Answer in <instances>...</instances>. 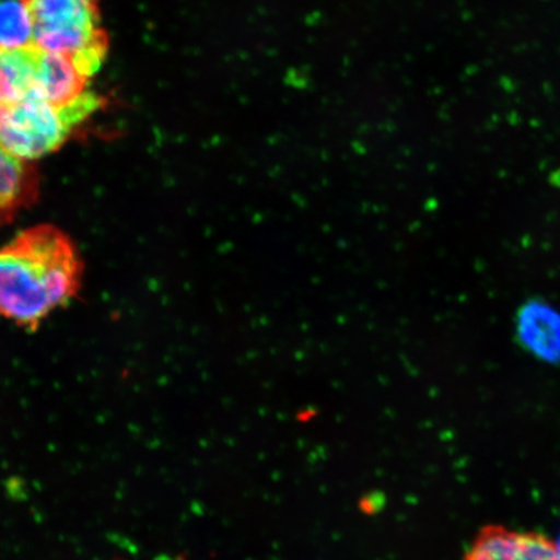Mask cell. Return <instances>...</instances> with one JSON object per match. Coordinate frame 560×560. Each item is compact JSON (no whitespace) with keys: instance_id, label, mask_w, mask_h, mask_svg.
<instances>
[{"instance_id":"cell-7","label":"cell","mask_w":560,"mask_h":560,"mask_svg":"<svg viewBox=\"0 0 560 560\" xmlns=\"http://www.w3.org/2000/svg\"><path fill=\"white\" fill-rule=\"evenodd\" d=\"M38 50L0 47V105L16 103L35 91Z\"/></svg>"},{"instance_id":"cell-3","label":"cell","mask_w":560,"mask_h":560,"mask_svg":"<svg viewBox=\"0 0 560 560\" xmlns=\"http://www.w3.org/2000/svg\"><path fill=\"white\" fill-rule=\"evenodd\" d=\"M34 23L33 46L69 56L88 77L102 67L107 40L100 30V0H26Z\"/></svg>"},{"instance_id":"cell-4","label":"cell","mask_w":560,"mask_h":560,"mask_svg":"<svg viewBox=\"0 0 560 560\" xmlns=\"http://www.w3.org/2000/svg\"><path fill=\"white\" fill-rule=\"evenodd\" d=\"M465 560H560V548L538 532L490 524L475 537Z\"/></svg>"},{"instance_id":"cell-5","label":"cell","mask_w":560,"mask_h":560,"mask_svg":"<svg viewBox=\"0 0 560 560\" xmlns=\"http://www.w3.org/2000/svg\"><path fill=\"white\" fill-rule=\"evenodd\" d=\"M89 79L69 56L38 50L35 91L48 102L58 107L80 102L90 93Z\"/></svg>"},{"instance_id":"cell-2","label":"cell","mask_w":560,"mask_h":560,"mask_svg":"<svg viewBox=\"0 0 560 560\" xmlns=\"http://www.w3.org/2000/svg\"><path fill=\"white\" fill-rule=\"evenodd\" d=\"M97 107L100 100L93 93L69 107H58L33 91L24 100L0 105V145L20 160L44 158L60 149Z\"/></svg>"},{"instance_id":"cell-6","label":"cell","mask_w":560,"mask_h":560,"mask_svg":"<svg viewBox=\"0 0 560 560\" xmlns=\"http://www.w3.org/2000/svg\"><path fill=\"white\" fill-rule=\"evenodd\" d=\"M37 194V177L27 164L0 145V225L21 208L31 205Z\"/></svg>"},{"instance_id":"cell-8","label":"cell","mask_w":560,"mask_h":560,"mask_svg":"<svg viewBox=\"0 0 560 560\" xmlns=\"http://www.w3.org/2000/svg\"><path fill=\"white\" fill-rule=\"evenodd\" d=\"M34 23L26 0H0V47L33 46Z\"/></svg>"},{"instance_id":"cell-1","label":"cell","mask_w":560,"mask_h":560,"mask_svg":"<svg viewBox=\"0 0 560 560\" xmlns=\"http://www.w3.org/2000/svg\"><path fill=\"white\" fill-rule=\"evenodd\" d=\"M81 277V258L61 230H24L0 248V315L37 327L74 298Z\"/></svg>"}]
</instances>
